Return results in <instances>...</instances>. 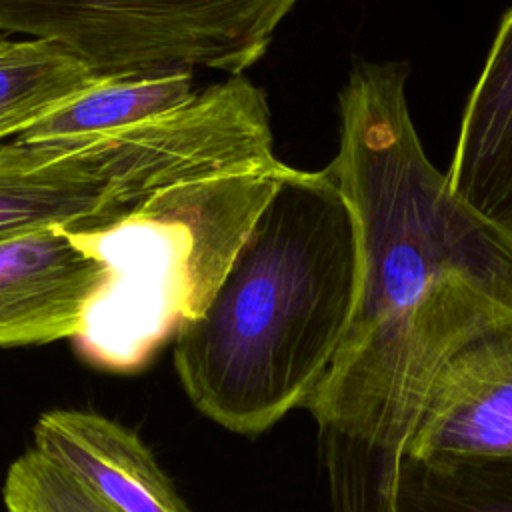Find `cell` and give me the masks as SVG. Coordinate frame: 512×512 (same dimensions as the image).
Instances as JSON below:
<instances>
[{
    "label": "cell",
    "mask_w": 512,
    "mask_h": 512,
    "mask_svg": "<svg viewBox=\"0 0 512 512\" xmlns=\"http://www.w3.org/2000/svg\"><path fill=\"white\" fill-rule=\"evenodd\" d=\"M446 176L458 198L512 230V8L464 108Z\"/></svg>",
    "instance_id": "9"
},
{
    "label": "cell",
    "mask_w": 512,
    "mask_h": 512,
    "mask_svg": "<svg viewBox=\"0 0 512 512\" xmlns=\"http://www.w3.org/2000/svg\"><path fill=\"white\" fill-rule=\"evenodd\" d=\"M358 288V228L332 170L292 168L206 310L174 336L186 396L250 436L306 408L344 342Z\"/></svg>",
    "instance_id": "1"
},
{
    "label": "cell",
    "mask_w": 512,
    "mask_h": 512,
    "mask_svg": "<svg viewBox=\"0 0 512 512\" xmlns=\"http://www.w3.org/2000/svg\"><path fill=\"white\" fill-rule=\"evenodd\" d=\"M6 40H8V36H0V46H4Z\"/></svg>",
    "instance_id": "14"
},
{
    "label": "cell",
    "mask_w": 512,
    "mask_h": 512,
    "mask_svg": "<svg viewBox=\"0 0 512 512\" xmlns=\"http://www.w3.org/2000/svg\"><path fill=\"white\" fill-rule=\"evenodd\" d=\"M404 62H362L340 92L328 164L352 208L360 288L344 340L420 308L490 298L512 308V230L458 198L424 154Z\"/></svg>",
    "instance_id": "2"
},
{
    "label": "cell",
    "mask_w": 512,
    "mask_h": 512,
    "mask_svg": "<svg viewBox=\"0 0 512 512\" xmlns=\"http://www.w3.org/2000/svg\"><path fill=\"white\" fill-rule=\"evenodd\" d=\"M2 500L6 512H114L34 448L10 464Z\"/></svg>",
    "instance_id": "13"
},
{
    "label": "cell",
    "mask_w": 512,
    "mask_h": 512,
    "mask_svg": "<svg viewBox=\"0 0 512 512\" xmlns=\"http://www.w3.org/2000/svg\"><path fill=\"white\" fill-rule=\"evenodd\" d=\"M104 280L64 230L0 238V346L72 340Z\"/></svg>",
    "instance_id": "7"
},
{
    "label": "cell",
    "mask_w": 512,
    "mask_h": 512,
    "mask_svg": "<svg viewBox=\"0 0 512 512\" xmlns=\"http://www.w3.org/2000/svg\"><path fill=\"white\" fill-rule=\"evenodd\" d=\"M432 454L512 456V324L474 338L440 370L404 456Z\"/></svg>",
    "instance_id": "6"
},
{
    "label": "cell",
    "mask_w": 512,
    "mask_h": 512,
    "mask_svg": "<svg viewBox=\"0 0 512 512\" xmlns=\"http://www.w3.org/2000/svg\"><path fill=\"white\" fill-rule=\"evenodd\" d=\"M278 160L266 94L244 74L144 122L58 142L0 144V238L108 228L156 194Z\"/></svg>",
    "instance_id": "3"
},
{
    "label": "cell",
    "mask_w": 512,
    "mask_h": 512,
    "mask_svg": "<svg viewBox=\"0 0 512 512\" xmlns=\"http://www.w3.org/2000/svg\"><path fill=\"white\" fill-rule=\"evenodd\" d=\"M32 438L114 512H190L140 436L108 416L54 408L40 414Z\"/></svg>",
    "instance_id": "8"
},
{
    "label": "cell",
    "mask_w": 512,
    "mask_h": 512,
    "mask_svg": "<svg viewBox=\"0 0 512 512\" xmlns=\"http://www.w3.org/2000/svg\"><path fill=\"white\" fill-rule=\"evenodd\" d=\"M198 92L192 70L182 68L106 78L40 118L16 140L58 142L120 130L174 112Z\"/></svg>",
    "instance_id": "10"
},
{
    "label": "cell",
    "mask_w": 512,
    "mask_h": 512,
    "mask_svg": "<svg viewBox=\"0 0 512 512\" xmlns=\"http://www.w3.org/2000/svg\"><path fill=\"white\" fill-rule=\"evenodd\" d=\"M290 170L274 160L184 182L108 228L66 232L106 268L72 338L78 356L114 374L142 370L182 324L206 310Z\"/></svg>",
    "instance_id": "4"
},
{
    "label": "cell",
    "mask_w": 512,
    "mask_h": 512,
    "mask_svg": "<svg viewBox=\"0 0 512 512\" xmlns=\"http://www.w3.org/2000/svg\"><path fill=\"white\" fill-rule=\"evenodd\" d=\"M298 0H0V36L48 40L104 78L244 74Z\"/></svg>",
    "instance_id": "5"
},
{
    "label": "cell",
    "mask_w": 512,
    "mask_h": 512,
    "mask_svg": "<svg viewBox=\"0 0 512 512\" xmlns=\"http://www.w3.org/2000/svg\"><path fill=\"white\" fill-rule=\"evenodd\" d=\"M106 80L48 40H6L0 46V144Z\"/></svg>",
    "instance_id": "11"
},
{
    "label": "cell",
    "mask_w": 512,
    "mask_h": 512,
    "mask_svg": "<svg viewBox=\"0 0 512 512\" xmlns=\"http://www.w3.org/2000/svg\"><path fill=\"white\" fill-rule=\"evenodd\" d=\"M394 512H512V456H404Z\"/></svg>",
    "instance_id": "12"
}]
</instances>
